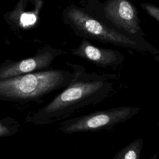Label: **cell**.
Wrapping results in <instances>:
<instances>
[{
    "label": "cell",
    "mask_w": 159,
    "mask_h": 159,
    "mask_svg": "<svg viewBox=\"0 0 159 159\" xmlns=\"http://www.w3.org/2000/svg\"><path fill=\"white\" fill-rule=\"evenodd\" d=\"M67 64L75 73L73 81L48 103L27 117V122L46 125L64 120L102 102L116 92V75L88 73L82 66Z\"/></svg>",
    "instance_id": "1"
},
{
    "label": "cell",
    "mask_w": 159,
    "mask_h": 159,
    "mask_svg": "<svg viewBox=\"0 0 159 159\" xmlns=\"http://www.w3.org/2000/svg\"><path fill=\"white\" fill-rule=\"evenodd\" d=\"M75 78V71L57 69L1 80L0 100L17 103L40 102L50 93L67 87Z\"/></svg>",
    "instance_id": "2"
},
{
    "label": "cell",
    "mask_w": 159,
    "mask_h": 159,
    "mask_svg": "<svg viewBox=\"0 0 159 159\" xmlns=\"http://www.w3.org/2000/svg\"><path fill=\"white\" fill-rule=\"evenodd\" d=\"M66 17L73 29L83 37L139 52H148L153 55H159V49L148 43L135 40L108 27L77 7H70L66 11Z\"/></svg>",
    "instance_id": "3"
},
{
    "label": "cell",
    "mask_w": 159,
    "mask_h": 159,
    "mask_svg": "<svg viewBox=\"0 0 159 159\" xmlns=\"http://www.w3.org/2000/svg\"><path fill=\"white\" fill-rule=\"evenodd\" d=\"M140 109L136 106H120L99 110L67 119L59 124L58 129L68 134L111 130L115 125L132 118Z\"/></svg>",
    "instance_id": "4"
},
{
    "label": "cell",
    "mask_w": 159,
    "mask_h": 159,
    "mask_svg": "<svg viewBox=\"0 0 159 159\" xmlns=\"http://www.w3.org/2000/svg\"><path fill=\"white\" fill-rule=\"evenodd\" d=\"M63 51L52 47H45L34 56L18 61L6 60L0 65V80L35 71L45 70L54 59L63 53Z\"/></svg>",
    "instance_id": "5"
},
{
    "label": "cell",
    "mask_w": 159,
    "mask_h": 159,
    "mask_svg": "<svg viewBox=\"0 0 159 159\" xmlns=\"http://www.w3.org/2000/svg\"><path fill=\"white\" fill-rule=\"evenodd\" d=\"M104 12L114 24L129 34H135L140 30L137 10L128 0H109Z\"/></svg>",
    "instance_id": "6"
},
{
    "label": "cell",
    "mask_w": 159,
    "mask_h": 159,
    "mask_svg": "<svg viewBox=\"0 0 159 159\" xmlns=\"http://www.w3.org/2000/svg\"><path fill=\"white\" fill-rule=\"evenodd\" d=\"M71 53L101 68L118 66L124 59L119 51L95 47L86 40H83L77 48L73 49Z\"/></svg>",
    "instance_id": "7"
},
{
    "label": "cell",
    "mask_w": 159,
    "mask_h": 159,
    "mask_svg": "<svg viewBox=\"0 0 159 159\" xmlns=\"http://www.w3.org/2000/svg\"><path fill=\"white\" fill-rule=\"evenodd\" d=\"M42 6V0H20L14 10L5 14V20L15 28L29 29L39 20Z\"/></svg>",
    "instance_id": "8"
},
{
    "label": "cell",
    "mask_w": 159,
    "mask_h": 159,
    "mask_svg": "<svg viewBox=\"0 0 159 159\" xmlns=\"http://www.w3.org/2000/svg\"><path fill=\"white\" fill-rule=\"evenodd\" d=\"M143 139L139 137L119 150L112 159H141Z\"/></svg>",
    "instance_id": "9"
},
{
    "label": "cell",
    "mask_w": 159,
    "mask_h": 159,
    "mask_svg": "<svg viewBox=\"0 0 159 159\" xmlns=\"http://www.w3.org/2000/svg\"><path fill=\"white\" fill-rule=\"evenodd\" d=\"M20 129V123L11 117L0 119V138L10 137Z\"/></svg>",
    "instance_id": "10"
},
{
    "label": "cell",
    "mask_w": 159,
    "mask_h": 159,
    "mask_svg": "<svg viewBox=\"0 0 159 159\" xmlns=\"http://www.w3.org/2000/svg\"><path fill=\"white\" fill-rule=\"evenodd\" d=\"M141 7L151 17L159 22V7L149 3H142Z\"/></svg>",
    "instance_id": "11"
},
{
    "label": "cell",
    "mask_w": 159,
    "mask_h": 159,
    "mask_svg": "<svg viewBox=\"0 0 159 159\" xmlns=\"http://www.w3.org/2000/svg\"><path fill=\"white\" fill-rule=\"evenodd\" d=\"M157 157H158V153L157 152H155L149 159H157Z\"/></svg>",
    "instance_id": "12"
},
{
    "label": "cell",
    "mask_w": 159,
    "mask_h": 159,
    "mask_svg": "<svg viewBox=\"0 0 159 159\" xmlns=\"http://www.w3.org/2000/svg\"><path fill=\"white\" fill-rule=\"evenodd\" d=\"M156 57L155 58H156L158 61H159V55H157V57Z\"/></svg>",
    "instance_id": "13"
},
{
    "label": "cell",
    "mask_w": 159,
    "mask_h": 159,
    "mask_svg": "<svg viewBox=\"0 0 159 159\" xmlns=\"http://www.w3.org/2000/svg\"><path fill=\"white\" fill-rule=\"evenodd\" d=\"M157 126H159V120H158V122H157Z\"/></svg>",
    "instance_id": "14"
}]
</instances>
